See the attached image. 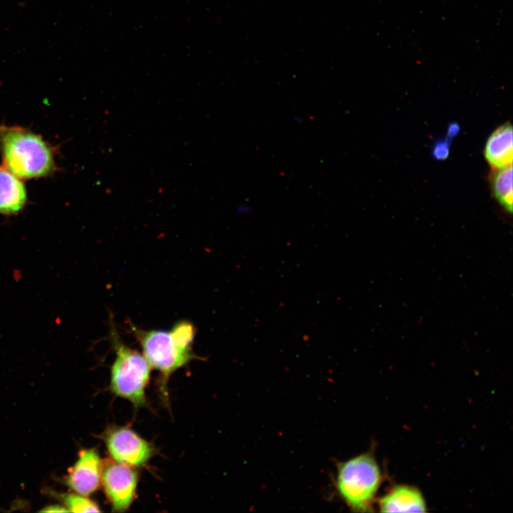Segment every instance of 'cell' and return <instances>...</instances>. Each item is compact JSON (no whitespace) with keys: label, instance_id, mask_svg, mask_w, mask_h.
Listing matches in <instances>:
<instances>
[{"label":"cell","instance_id":"obj_1","mask_svg":"<svg viewBox=\"0 0 513 513\" xmlns=\"http://www.w3.org/2000/svg\"><path fill=\"white\" fill-rule=\"evenodd\" d=\"M150 368L160 372L162 389L170 376L197 358L193 351L196 329L187 320L177 321L171 329L144 330L129 324Z\"/></svg>","mask_w":513,"mask_h":513},{"label":"cell","instance_id":"obj_2","mask_svg":"<svg viewBox=\"0 0 513 513\" xmlns=\"http://www.w3.org/2000/svg\"><path fill=\"white\" fill-rule=\"evenodd\" d=\"M0 152L1 166L21 180L46 177L56 170L52 146L20 126H0Z\"/></svg>","mask_w":513,"mask_h":513},{"label":"cell","instance_id":"obj_3","mask_svg":"<svg viewBox=\"0 0 513 513\" xmlns=\"http://www.w3.org/2000/svg\"><path fill=\"white\" fill-rule=\"evenodd\" d=\"M382 472L370 452L337 463L335 487L338 495L353 512L373 510Z\"/></svg>","mask_w":513,"mask_h":513},{"label":"cell","instance_id":"obj_4","mask_svg":"<svg viewBox=\"0 0 513 513\" xmlns=\"http://www.w3.org/2000/svg\"><path fill=\"white\" fill-rule=\"evenodd\" d=\"M109 321V340L115 353L110 369V390L136 408L142 407L146 404L150 366L143 355L122 341L111 316Z\"/></svg>","mask_w":513,"mask_h":513},{"label":"cell","instance_id":"obj_5","mask_svg":"<svg viewBox=\"0 0 513 513\" xmlns=\"http://www.w3.org/2000/svg\"><path fill=\"white\" fill-rule=\"evenodd\" d=\"M103 439L113 460L133 467L145 465L154 455L153 445L126 426L108 428Z\"/></svg>","mask_w":513,"mask_h":513},{"label":"cell","instance_id":"obj_6","mask_svg":"<svg viewBox=\"0 0 513 513\" xmlns=\"http://www.w3.org/2000/svg\"><path fill=\"white\" fill-rule=\"evenodd\" d=\"M138 476L133 467L107 461L102 465L101 482L104 492L115 512H125L133 502Z\"/></svg>","mask_w":513,"mask_h":513},{"label":"cell","instance_id":"obj_7","mask_svg":"<svg viewBox=\"0 0 513 513\" xmlns=\"http://www.w3.org/2000/svg\"><path fill=\"white\" fill-rule=\"evenodd\" d=\"M102 465L95 449L81 450L77 460L68 470L66 484L77 494L86 497L93 494L100 484Z\"/></svg>","mask_w":513,"mask_h":513},{"label":"cell","instance_id":"obj_8","mask_svg":"<svg viewBox=\"0 0 513 513\" xmlns=\"http://www.w3.org/2000/svg\"><path fill=\"white\" fill-rule=\"evenodd\" d=\"M380 512H427L422 493L413 486L400 484L393 487L378 502Z\"/></svg>","mask_w":513,"mask_h":513},{"label":"cell","instance_id":"obj_9","mask_svg":"<svg viewBox=\"0 0 513 513\" xmlns=\"http://www.w3.org/2000/svg\"><path fill=\"white\" fill-rule=\"evenodd\" d=\"M27 192L21 179L0 167V214L16 215L27 203Z\"/></svg>","mask_w":513,"mask_h":513},{"label":"cell","instance_id":"obj_10","mask_svg":"<svg viewBox=\"0 0 513 513\" xmlns=\"http://www.w3.org/2000/svg\"><path fill=\"white\" fill-rule=\"evenodd\" d=\"M512 126L506 123L498 128L488 138L484 156L494 169L512 165L513 141Z\"/></svg>","mask_w":513,"mask_h":513},{"label":"cell","instance_id":"obj_11","mask_svg":"<svg viewBox=\"0 0 513 513\" xmlns=\"http://www.w3.org/2000/svg\"><path fill=\"white\" fill-rule=\"evenodd\" d=\"M494 194L500 204L509 212L512 211V165L496 169L492 178Z\"/></svg>","mask_w":513,"mask_h":513},{"label":"cell","instance_id":"obj_12","mask_svg":"<svg viewBox=\"0 0 513 513\" xmlns=\"http://www.w3.org/2000/svg\"><path fill=\"white\" fill-rule=\"evenodd\" d=\"M65 507L72 512H100L98 505L93 500L79 494L68 493L63 496Z\"/></svg>","mask_w":513,"mask_h":513},{"label":"cell","instance_id":"obj_13","mask_svg":"<svg viewBox=\"0 0 513 513\" xmlns=\"http://www.w3.org/2000/svg\"><path fill=\"white\" fill-rule=\"evenodd\" d=\"M450 152V140H442L437 142L432 150L433 157L437 160H445Z\"/></svg>","mask_w":513,"mask_h":513},{"label":"cell","instance_id":"obj_14","mask_svg":"<svg viewBox=\"0 0 513 513\" xmlns=\"http://www.w3.org/2000/svg\"><path fill=\"white\" fill-rule=\"evenodd\" d=\"M41 512H68V509L61 505L59 504H51L49 506H47L44 507L43 509L41 510Z\"/></svg>","mask_w":513,"mask_h":513},{"label":"cell","instance_id":"obj_15","mask_svg":"<svg viewBox=\"0 0 513 513\" xmlns=\"http://www.w3.org/2000/svg\"><path fill=\"white\" fill-rule=\"evenodd\" d=\"M460 131V126L457 123H451L447 129V140H450V139H452L455 135H457V133Z\"/></svg>","mask_w":513,"mask_h":513}]
</instances>
